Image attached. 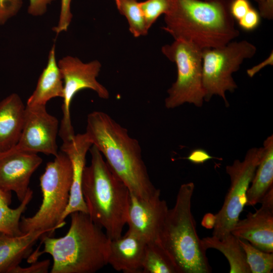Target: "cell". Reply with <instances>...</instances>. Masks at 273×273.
I'll return each mask as SVG.
<instances>
[{
    "label": "cell",
    "instance_id": "f546056e",
    "mask_svg": "<svg viewBox=\"0 0 273 273\" xmlns=\"http://www.w3.org/2000/svg\"><path fill=\"white\" fill-rule=\"evenodd\" d=\"M50 266L49 259L31 263L30 266L22 267L20 265L15 268L12 273H47Z\"/></svg>",
    "mask_w": 273,
    "mask_h": 273
},
{
    "label": "cell",
    "instance_id": "74e56055",
    "mask_svg": "<svg viewBox=\"0 0 273 273\" xmlns=\"http://www.w3.org/2000/svg\"><path fill=\"white\" fill-rule=\"evenodd\" d=\"M204 1H210V0H204Z\"/></svg>",
    "mask_w": 273,
    "mask_h": 273
},
{
    "label": "cell",
    "instance_id": "5b68a950",
    "mask_svg": "<svg viewBox=\"0 0 273 273\" xmlns=\"http://www.w3.org/2000/svg\"><path fill=\"white\" fill-rule=\"evenodd\" d=\"M195 185H181L173 208L168 209L159 242L177 265L180 273H210L212 269L197 230L191 211Z\"/></svg>",
    "mask_w": 273,
    "mask_h": 273
},
{
    "label": "cell",
    "instance_id": "3957f363",
    "mask_svg": "<svg viewBox=\"0 0 273 273\" xmlns=\"http://www.w3.org/2000/svg\"><path fill=\"white\" fill-rule=\"evenodd\" d=\"M232 1L175 0L163 29L202 50L223 46L240 35L230 12Z\"/></svg>",
    "mask_w": 273,
    "mask_h": 273
},
{
    "label": "cell",
    "instance_id": "8d00e7d4",
    "mask_svg": "<svg viewBox=\"0 0 273 273\" xmlns=\"http://www.w3.org/2000/svg\"><path fill=\"white\" fill-rule=\"evenodd\" d=\"M254 1H255L257 3H258L260 2L261 1H262V0H254Z\"/></svg>",
    "mask_w": 273,
    "mask_h": 273
},
{
    "label": "cell",
    "instance_id": "30bf717a",
    "mask_svg": "<svg viewBox=\"0 0 273 273\" xmlns=\"http://www.w3.org/2000/svg\"><path fill=\"white\" fill-rule=\"evenodd\" d=\"M58 65L64 84L62 119L58 134L64 142L75 135L70 115V106L74 96L83 89L94 90L103 99H108L110 94L97 79L102 67L99 61L83 63L76 57L67 56L60 60Z\"/></svg>",
    "mask_w": 273,
    "mask_h": 273
},
{
    "label": "cell",
    "instance_id": "d6986e66",
    "mask_svg": "<svg viewBox=\"0 0 273 273\" xmlns=\"http://www.w3.org/2000/svg\"><path fill=\"white\" fill-rule=\"evenodd\" d=\"M63 80L56 61L54 44L49 52L47 65L40 75L36 88L28 99L26 105L46 106L52 98H63Z\"/></svg>",
    "mask_w": 273,
    "mask_h": 273
},
{
    "label": "cell",
    "instance_id": "e575fe53",
    "mask_svg": "<svg viewBox=\"0 0 273 273\" xmlns=\"http://www.w3.org/2000/svg\"><path fill=\"white\" fill-rule=\"evenodd\" d=\"M273 64V52L271 51L267 58L264 60L260 63L254 66L247 70L248 75L252 77L260 70L268 65H272Z\"/></svg>",
    "mask_w": 273,
    "mask_h": 273
},
{
    "label": "cell",
    "instance_id": "603a6c76",
    "mask_svg": "<svg viewBox=\"0 0 273 273\" xmlns=\"http://www.w3.org/2000/svg\"><path fill=\"white\" fill-rule=\"evenodd\" d=\"M142 273H180L175 262L159 242L147 244Z\"/></svg>",
    "mask_w": 273,
    "mask_h": 273
},
{
    "label": "cell",
    "instance_id": "e0dca14e",
    "mask_svg": "<svg viewBox=\"0 0 273 273\" xmlns=\"http://www.w3.org/2000/svg\"><path fill=\"white\" fill-rule=\"evenodd\" d=\"M25 107L15 93L0 101V153L18 144L23 127Z\"/></svg>",
    "mask_w": 273,
    "mask_h": 273
},
{
    "label": "cell",
    "instance_id": "7a4b0ae2",
    "mask_svg": "<svg viewBox=\"0 0 273 273\" xmlns=\"http://www.w3.org/2000/svg\"><path fill=\"white\" fill-rule=\"evenodd\" d=\"M66 234L60 238L42 236V251L28 257L31 263L44 253L50 254L53 263L51 273H94L107 263L110 239L87 213H71ZM47 234V233H46Z\"/></svg>",
    "mask_w": 273,
    "mask_h": 273
},
{
    "label": "cell",
    "instance_id": "d4e9b609",
    "mask_svg": "<svg viewBox=\"0 0 273 273\" xmlns=\"http://www.w3.org/2000/svg\"><path fill=\"white\" fill-rule=\"evenodd\" d=\"M239 241L245 252L251 273L272 272V253L262 251L245 239H239Z\"/></svg>",
    "mask_w": 273,
    "mask_h": 273
},
{
    "label": "cell",
    "instance_id": "d590c367",
    "mask_svg": "<svg viewBox=\"0 0 273 273\" xmlns=\"http://www.w3.org/2000/svg\"><path fill=\"white\" fill-rule=\"evenodd\" d=\"M215 222V215L212 213H207L204 216L202 221V225L206 228H213Z\"/></svg>",
    "mask_w": 273,
    "mask_h": 273
},
{
    "label": "cell",
    "instance_id": "ffe728a7",
    "mask_svg": "<svg viewBox=\"0 0 273 273\" xmlns=\"http://www.w3.org/2000/svg\"><path fill=\"white\" fill-rule=\"evenodd\" d=\"M273 186V136L263 142L259 164L247 192L246 206L258 203L267 191Z\"/></svg>",
    "mask_w": 273,
    "mask_h": 273
},
{
    "label": "cell",
    "instance_id": "ac0fdd59",
    "mask_svg": "<svg viewBox=\"0 0 273 273\" xmlns=\"http://www.w3.org/2000/svg\"><path fill=\"white\" fill-rule=\"evenodd\" d=\"M47 231H35L19 236L0 233V273H12L21 262L28 257L33 246Z\"/></svg>",
    "mask_w": 273,
    "mask_h": 273
},
{
    "label": "cell",
    "instance_id": "ba28073f",
    "mask_svg": "<svg viewBox=\"0 0 273 273\" xmlns=\"http://www.w3.org/2000/svg\"><path fill=\"white\" fill-rule=\"evenodd\" d=\"M257 49L246 40L235 41L215 48L202 50V84L204 101H209L213 95L223 99L226 106L229 103L225 92L233 93L237 88L232 75L244 61L254 57Z\"/></svg>",
    "mask_w": 273,
    "mask_h": 273
},
{
    "label": "cell",
    "instance_id": "484cf974",
    "mask_svg": "<svg viewBox=\"0 0 273 273\" xmlns=\"http://www.w3.org/2000/svg\"><path fill=\"white\" fill-rule=\"evenodd\" d=\"M175 0H146L139 2L148 28L149 29L159 16L168 13Z\"/></svg>",
    "mask_w": 273,
    "mask_h": 273
},
{
    "label": "cell",
    "instance_id": "9a60e30c",
    "mask_svg": "<svg viewBox=\"0 0 273 273\" xmlns=\"http://www.w3.org/2000/svg\"><path fill=\"white\" fill-rule=\"evenodd\" d=\"M147 243L128 230L124 236L110 239L107 263L124 273H142L143 261Z\"/></svg>",
    "mask_w": 273,
    "mask_h": 273
},
{
    "label": "cell",
    "instance_id": "d6a6232c",
    "mask_svg": "<svg viewBox=\"0 0 273 273\" xmlns=\"http://www.w3.org/2000/svg\"><path fill=\"white\" fill-rule=\"evenodd\" d=\"M215 158L202 149H197L192 151L186 158L191 162L194 164H203L207 161Z\"/></svg>",
    "mask_w": 273,
    "mask_h": 273
},
{
    "label": "cell",
    "instance_id": "52a82bcc",
    "mask_svg": "<svg viewBox=\"0 0 273 273\" xmlns=\"http://www.w3.org/2000/svg\"><path fill=\"white\" fill-rule=\"evenodd\" d=\"M163 54L174 63L177 68L175 81L167 90L165 100L167 109L186 103L203 105L205 93L202 84V50L181 40H174L161 48Z\"/></svg>",
    "mask_w": 273,
    "mask_h": 273
},
{
    "label": "cell",
    "instance_id": "4fadbf2b",
    "mask_svg": "<svg viewBox=\"0 0 273 273\" xmlns=\"http://www.w3.org/2000/svg\"><path fill=\"white\" fill-rule=\"evenodd\" d=\"M42 159L37 154L24 151L16 146L0 153V188L14 192L21 202L29 189L32 175Z\"/></svg>",
    "mask_w": 273,
    "mask_h": 273
},
{
    "label": "cell",
    "instance_id": "1f68e13d",
    "mask_svg": "<svg viewBox=\"0 0 273 273\" xmlns=\"http://www.w3.org/2000/svg\"><path fill=\"white\" fill-rule=\"evenodd\" d=\"M55 0H29L28 12L33 16H37L44 14L48 5Z\"/></svg>",
    "mask_w": 273,
    "mask_h": 273
},
{
    "label": "cell",
    "instance_id": "8992f818",
    "mask_svg": "<svg viewBox=\"0 0 273 273\" xmlns=\"http://www.w3.org/2000/svg\"><path fill=\"white\" fill-rule=\"evenodd\" d=\"M72 170L68 156L61 151L49 162L39 177L42 200L37 212L32 216H22L20 227L23 233L47 231L49 234L62 228L63 214L69 201Z\"/></svg>",
    "mask_w": 273,
    "mask_h": 273
},
{
    "label": "cell",
    "instance_id": "7402d4cb",
    "mask_svg": "<svg viewBox=\"0 0 273 273\" xmlns=\"http://www.w3.org/2000/svg\"><path fill=\"white\" fill-rule=\"evenodd\" d=\"M33 197V191L29 188L24 199L15 208H11V192L0 188V233L11 236L23 234L20 222L22 215Z\"/></svg>",
    "mask_w": 273,
    "mask_h": 273
},
{
    "label": "cell",
    "instance_id": "cb8c5ba5",
    "mask_svg": "<svg viewBox=\"0 0 273 273\" xmlns=\"http://www.w3.org/2000/svg\"><path fill=\"white\" fill-rule=\"evenodd\" d=\"M119 13L126 19L129 29L135 37L147 34L148 28L138 0H115Z\"/></svg>",
    "mask_w": 273,
    "mask_h": 273
},
{
    "label": "cell",
    "instance_id": "4316f807",
    "mask_svg": "<svg viewBox=\"0 0 273 273\" xmlns=\"http://www.w3.org/2000/svg\"><path fill=\"white\" fill-rule=\"evenodd\" d=\"M22 0H0V25L16 15L22 6Z\"/></svg>",
    "mask_w": 273,
    "mask_h": 273
},
{
    "label": "cell",
    "instance_id": "9c48e42d",
    "mask_svg": "<svg viewBox=\"0 0 273 273\" xmlns=\"http://www.w3.org/2000/svg\"><path fill=\"white\" fill-rule=\"evenodd\" d=\"M262 147L249 149L243 161L236 160L226 166L231 180L230 187L223 204L215 214V222L212 236L223 239L231 231L239 219L247 202V192L259 164Z\"/></svg>",
    "mask_w": 273,
    "mask_h": 273
},
{
    "label": "cell",
    "instance_id": "2e32d148",
    "mask_svg": "<svg viewBox=\"0 0 273 273\" xmlns=\"http://www.w3.org/2000/svg\"><path fill=\"white\" fill-rule=\"evenodd\" d=\"M239 239L248 241L266 252H273V208L261 205L254 213L239 219L231 231Z\"/></svg>",
    "mask_w": 273,
    "mask_h": 273
},
{
    "label": "cell",
    "instance_id": "7c38bea8",
    "mask_svg": "<svg viewBox=\"0 0 273 273\" xmlns=\"http://www.w3.org/2000/svg\"><path fill=\"white\" fill-rule=\"evenodd\" d=\"M168 210L166 202L160 198V190L148 199L130 192L127 223L128 229L148 243L159 242Z\"/></svg>",
    "mask_w": 273,
    "mask_h": 273
},
{
    "label": "cell",
    "instance_id": "44dd1931",
    "mask_svg": "<svg viewBox=\"0 0 273 273\" xmlns=\"http://www.w3.org/2000/svg\"><path fill=\"white\" fill-rule=\"evenodd\" d=\"M201 240L206 250L210 248L215 249L225 256L229 263L230 273H251L245 252L239 239L232 233L221 240L211 236Z\"/></svg>",
    "mask_w": 273,
    "mask_h": 273
},
{
    "label": "cell",
    "instance_id": "6da1fadb",
    "mask_svg": "<svg viewBox=\"0 0 273 273\" xmlns=\"http://www.w3.org/2000/svg\"><path fill=\"white\" fill-rule=\"evenodd\" d=\"M85 134L130 192L144 199L157 192L159 189L150 178L139 142L109 114L99 111L88 114Z\"/></svg>",
    "mask_w": 273,
    "mask_h": 273
},
{
    "label": "cell",
    "instance_id": "4dcf8cb0",
    "mask_svg": "<svg viewBox=\"0 0 273 273\" xmlns=\"http://www.w3.org/2000/svg\"><path fill=\"white\" fill-rule=\"evenodd\" d=\"M252 8L248 0H233L230 12L234 19L239 21Z\"/></svg>",
    "mask_w": 273,
    "mask_h": 273
},
{
    "label": "cell",
    "instance_id": "f1b7e54d",
    "mask_svg": "<svg viewBox=\"0 0 273 273\" xmlns=\"http://www.w3.org/2000/svg\"><path fill=\"white\" fill-rule=\"evenodd\" d=\"M238 22L242 29L251 31L256 28L259 25L260 16L258 11L251 8Z\"/></svg>",
    "mask_w": 273,
    "mask_h": 273
},
{
    "label": "cell",
    "instance_id": "836d02e7",
    "mask_svg": "<svg viewBox=\"0 0 273 273\" xmlns=\"http://www.w3.org/2000/svg\"><path fill=\"white\" fill-rule=\"evenodd\" d=\"M257 4L260 16L267 20L272 19L273 0H262Z\"/></svg>",
    "mask_w": 273,
    "mask_h": 273
},
{
    "label": "cell",
    "instance_id": "5bb4252c",
    "mask_svg": "<svg viewBox=\"0 0 273 273\" xmlns=\"http://www.w3.org/2000/svg\"><path fill=\"white\" fill-rule=\"evenodd\" d=\"M92 144L85 133L75 134L70 140L63 142L61 151L69 157L72 165V178L68 205L61 221L71 213L80 211L87 213V209L82 193V180L85 166L86 154Z\"/></svg>",
    "mask_w": 273,
    "mask_h": 273
},
{
    "label": "cell",
    "instance_id": "8fae6325",
    "mask_svg": "<svg viewBox=\"0 0 273 273\" xmlns=\"http://www.w3.org/2000/svg\"><path fill=\"white\" fill-rule=\"evenodd\" d=\"M59 130L58 120L48 112L46 106L26 105L22 133L15 146L24 151L56 156Z\"/></svg>",
    "mask_w": 273,
    "mask_h": 273
},
{
    "label": "cell",
    "instance_id": "277c9868",
    "mask_svg": "<svg viewBox=\"0 0 273 273\" xmlns=\"http://www.w3.org/2000/svg\"><path fill=\"white\" fill-rule=\"evenodd\" d=\"M89 151L90 163L84 167L81 186L87 214L110 239H116L127 223L130 191L96 146Z\"/></svg>",
    "mask_w": 273,
    "mask_h": 273
},
{
    "label": "cell",
    "instance_id": "83f0119b",
    "mask_svg": "<svg viewBox=\"0 0 273 273\" xmlns=\"http://www.w3.org/2000/svg\"><path fill=\"white\" fill-rule=\"evenodd\" d=\"M72 0H61V11L58 24L53 28L57 34L62 31H66L71 22L72 14L71 12Z\"/></svg>",
    "mask_w": 273,
    "mask_h": 273
}]
</instances>
